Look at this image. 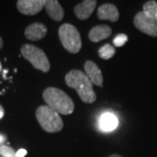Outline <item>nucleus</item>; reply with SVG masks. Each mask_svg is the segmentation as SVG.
<instances>
[{"instance_id":"nucleus-1","label":"nucleus","mask_w":157,"mask_h":157,"mask_svg":"<svg viewBox=\"0 0 157 157\" xmlns=\"http://www.w3.org/2000/svg\"><path fill=\"white\" fill-rule=\"evenodd\" d=\"M65 81L69 87L77 91L80 100L84 103L92 104L96 101L97 95L93 88V83L82 71L77 69L70 71L67 73Z\"/></svg>"},{"instance_id":"nucleus-2","label":"nucleus","mask_w":157,"mask_h":157,"mask_svg":"<svg viewBox=\"0 0 157 157\" xmlns=\"http://www.w3.org/2000/svg\"><path fill=\"white\" fill-rule=\"evenodd\" d=\"M43 99L48 107L59 114L68 115L74 111L73 100L64 91L57 87H47L45 89Z\"/></svg>"},{"instance_id":"nucleus-3","label":"nucleus","mask_w":157,"mask_h":157,"mask_svg":"<svg viewBox=\"0 0 157 157\" xmlns=\"http://www.w3.org/2000/svg\"><path fill=\"white\" fill-rule=\"evenodd\" d=\"M36 118L40 127L47 133L61 131L64 123L59 113L48 106H40L36 110Z\"/></svg>"},{"instance_id":"nucleus-4","label":"nucleus","mask_w":157,"mask_h":157,"mask_svg":"<svg viewBox=\"0 0 157 157\" xmlns=\"http://www.w3.org/2000/svg\"><path fill=\"white\" fill-rule=\"evenodd\" d=\"M59 37L63 47L71 53H78L81 49L82 41L78 31L70 24H64L59 29Z\"/></svg>"},{"instance_id":"nucleus-5","label":"nucleus","mask_w":157,"mask_h":157,"mask_svg":"<svg viewBox=\"0 0 157 157\" xmlns=\"http://www.w3.org/2000/svg\"><path fill=\"white\" fill-rule=\"evenodd\" d=\"M22 56L29 61L34 68L43 73H47L51 68L50 62L44 51L33 45L25 44L21 47Z\"/></svg>"},{"instance_id":"nucleus-6","label":"nucleus","mask_w":157,"mask_h":157,"mask_svg":"<svg viewBox=\"0 0 157 157\" xmlns=\"http://www.w3.org/2000/svg\"><path fill=\"white\" fill-rule=\"evenodd\" d=\"M135 28L142 33L151 37H157V24L151 17L146 15L143 11H139L134 17Z\"/></svg>"},{"instance_id":"nucleus-7","label":"nucleus","mask_w":157,"mask_h":157,"mask_svg":"<svg viewBox=\"0 0 157 157\" xmlns=\"http://www.w3.org/2000/svg\"><path fill=\"white\" fill-rule=\"evenodd\" d=\"M45 0H18L17 8L24 15L33 16L42 11V9L45 8Z\"/></svg>"},{"instance_id":"nucleus-8","label":"nucleus","mask_w":157,"mask_h":157,"mask_svg":"<svg viewBox=\"0 0 157 157\" xmlns=\"http://www.w3.org/2000/svg\"><path fill=\"white\" fill-rule=\"evenodd\" d=\"M85 73L89 78L90 81L95 86H103V75L101 69L92 60L85 62L84 65Z\"/></svg>"},{"instance_id":"nucleus-9","label":"nucleus","mask_w":157,"mask_h":157,"mask_svg":"<svg viewBox=\"0 0 157 157\" xmlns=\"http://www.w3.org/2000/svg\"><path fill=\"white\" fill-rule=\"evenodd\" d=\"M96 6L97 1L95 0H85L75 6L73 11L79 20H86L92 15L95 10Z\"/></svg>"},{"instance_id":"nucleus-10","label":"nucleus","mask_w":157,"mask_h":157,"mask_svg":"<svg viewBox=\"0 0 157 157\" xmlns=\"http://www.w3.org/2000/svg\"><path fill=\"white\" fill-rule=\"evenodd\" d=\"M47 33V28L41 23H33L25 30V38L32 41H37L45 38Z\"/></svg>"},{"instance_id":"nucleus-11","label":"nucleus","mask_w":157,"mask_h":157,"mask_svg":"<svg viewBox=\"0 0 157 157\" xmlns=\"http://www.w3.org/2000/svg\"><path fill=\"white\" fill-rule=\"evenodd\" d=\"M97 16L101 20H109L116 22L119 19L120 14L118 8L113 4H104L98 8Z\"/></svg>"},{"instance_id":"nucleus-12","label":"nucleus","mask_w":157,"mask_h":157,"mask_svg":"<svg viewBox=\"0 0 157 157\" xmlns=\"http://www.w3.org/2000/svg\"><path fill=\"white\" fill-rule=\"evenodd\" d=\"M45 9L46 11V13L49 15V17L53 19L54 21H61L64 17L65 12L57 0H46L45 4Z\"/></svg>"},{"instance_id":"nucleus-13","label":"nucleus","mask_w":157,"mask_h":157,"mask_svg":"<svg viewBox=\"0 0 157 157\" xmlns=\"http://www.w3.org/2000/svg\"><path fill=\"white\" fill-rule=\"evenodd\" d=\"M111 34H112L111 27L105 25H101L91 29L88 34V38L92 42L97 43L103 39H107L108 37L111 36Z\"/></svg>"},{"instance_id":"nucleus-14","label":"nucleus","mask_w":157,"mask_h":157,"mask_svg":"<svg viewBox=\"0 0 157 157\" xmlns=\"http://www.w3.org/2000/svg\"><path fill=\"white\" fill-rule=\"evenodd\" d=\"M119 124L117 117L112 113H105L99 119V127L102 131L110 132L116 128Z\"/></svg>"},{"instance_id":"nucleus-15","label":"nucleus","mask_w":157,"mask_h":157,"mask_svg":"<svg viewBox=\"0 0 157 157\" xmlns=\"http://www.w3.org/2000/svg\"><path fill=\"white\" fill-rule=\"evenodd\" d=\"M143 12L157 24V2L156 1H147L143 6Z\"/></svg>"},{"instance_id":"nucleus-16","label":"nucleus","mask_w":157,"mask_h":157,"mask_svg":"<svg viewBox=\"0 0 157 157\" xmlns=\"http://www.w3.org/2000/svg\"><path fill=\"white\" fill-rule=\"evenodd\" d=\"M98 52H99V56L101 57L102 59L107 60L113 58L115 54V48L109 44H106L99 49Z\"/></svg>"},{"instance_id":"nucleus-17","label":"nucleus","mask_w":157,"mask_h":157,"mask_svg":"<svg viewBox=\"0 0 157 157\" xmlns=\"http://www.w3.org/2000/svg\"><path fill=\"white\" fill-rule=\"evenodd\" d=\"M0 155L3 157H16V152L11 147L2 145L0 146Z\"/></svg>"},{"instance_id":"nucleus-18","label":"nucleus","mask_w":157,"mask_h":157,"mask_svg":"<svg viewBox=\"0 0 157 157\" xmlns=\"http://www.w3.org/2000/svg\"><path fill=\"white\" fill-rule=\"evenodd\" d=\"M113 45L117 47H121L128 42V36L126 34H119L113 39Z\"/></svg>"},{"instance_id":"nucleus-19","label":"nucleus","mask_w":157,"mask_h":157,"mask_svg":"<svg viewBox=\"0 0 157 157\" xmlns=\"http://www.w3.org/2000/svg\"><path fill=\"white\" fill-rule=\"evenodd\" d=\"M26 154H27V151L24 148H21L16 152V157H24L26 155Z\"/></svg>"},{"instance_id":"nucleus-20","label":"nucleus","mask_w":157,"mask_h":157,"mask_svg":"<svg viewBox=\"0 0 157 157\" xmlns=\"http://www.w3.org/2000/svg\"><path fill=\"white\" fill-rule=\"evenodd\" d=\"M4 114H5V110H4L3 107L0 105V119H1V118H3Z\"/></svg>"},{"instance_id":"nucleus-21","label":"nucleus","mask_w":157,"mask_h":157,"mask_svg":"<svg viewBox=\"0 0 157 157\" xmlns=\"http://www.w3.org/2000/svg\"><path fill=\"white\" fill-rule=\"evenodd\" d=\"M5 140H6V138H5V137H4L3 135H0V144H1V143H3V142H4Z\"/></svg>"},{"instance_id":"nucleus-22","label":"nucleus","mask_w":157,"mask_h":157,"mask_svg":"<svg viewBox=\"0 0 157 157\" xmlns=\"http://www.w3.org/2000/svg\"><path fill=\"white\" fill-rule=\"evenodd\" d=\"M3 45H4V41H3V39L0 37V49H2Z\"/></svg>"},{"instance_id":"nucleus-23","label":"nucleus","mask_w":157,"mask_h":157,"mask_svg":"<svg viewBox=\"0 0 157 157\" xmlns=\"http://www.w3.org/2000/svg\"><path fill=\"white\" fill-rule=\"evenodd\" d=\"M108 157H122L121 155H111L110 156Z\"/></svg>"},{"instance_id":"nucleus-24","label":"nucleus","mask_w":157,"mask_h":157,"mask_svg":"<svg viewBox=\"0 0 157 157\" xmlns=\"http://www.w3.org/2000/svg\"><path fill=\"white\" fill-rule=\"evenodd\" d=\"M1 70H2V64H1V62H0V73H1Z\"/></svg>"}]
</instances>
